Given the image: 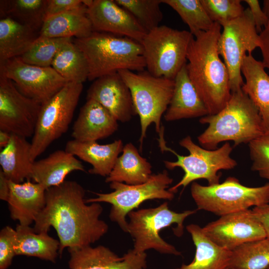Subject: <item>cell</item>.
Returning a JSON list of instances; mask_svg holds the SVG:
<instances>
[{"label":"cell","instance_id":"obj_1","mask_svg":"<svg viewBox=\"0 0 269 269\" xmlns=\"http://www.w3.org/2000/svg\"><path fill=\"white\" fill-rule=\"evenodd\" d=\"M85 191L75 181L46 190V204L34 221L36 233L56 230L60 242L59 255L66 248L89 246L108 232V224L100 217L103 208L100 203L87 205Z\"/></svg>","mask_w":269,"mask_h":269},{"label":"cell","instance_id":"obj_2","mask_svg":"<svg viewBox=\"0 0 269 269\" xmlns=\"http://www.w3.org/2000/svg\"><path fill=\"white\" fill-rule=\"evenodd\" d=\"M221 27L214 22L209 30L197 33L192 39L187 53L189 77L209 115L220 112L231 94L229 72L218 52Z\"/></svg>","mask_w":269,"mask_h":269},{"label":"cell","instance_id":"obj_3","mask_svg":"<svg viewBox=\"0 0 269 269\" xmlns=\"http://www.w3.org/2000/svg\"><path fill=\"white\" fill-rule=\"evenodd\" d=\"M208 128L199 135L200 144L214 150L223 141L232 140L234 147L249 143L266 131L257 107L242 89L231 92L225 107L218 113L203 117L199 120Z\"/></svg>","mask_w":269,"mask_h":269},{"label":"cell","instance_id":"obj_4","mask_svg":"<svg viewBox=\"0 0 269 269\" xmlns=\"http://www.w3.org/2000/svg\"><path fill=\"white\" fill-rule=\"evenodd\" d=\"M73 42L87 59L89 81L120 70L140 72L145 69L142 46L131 38L93 31L90 36L75 38Z\"/></svg>","mask_w":269,"mask_h":269},{"label":"cell","instance_id":"obj_5","mask_svg":"<svg viewBox=\"0 0 269 269\" xmlns=\"http://www.w3.org/2000/svg\"><path fill=\"white\" fill-rule=\"evenodd\" d=\"M129 87L133 104L140 124V149L148 127L154 124L159 135L163 133L161 120L170 103L174 88V80L158 77L147 70L134 72L123 70L118 72Z\"/></svg>","mask_w":269,"mask_h":269},{"label":"cell","instance_id":"obj_6","mask_svg":"<svg viewBox=\"0 0 269 269\" xmlns=\"http://www.w3.org/2000/svg\"><path fill=\"white\" fill-rule=\"evenodd\" d=\"M179 144L189 152L186 156L180 155L174 150L167 147L166 142L159 145L162 151H168L177 157L175 161H164L165 166L172 170L180 167L184 172L181 180L174 186L168 188L173 193L178 188H185L195 180L204 179L208 185L220 183L221 170H230L235 168L237 161L230 156L233 147L229 142H225L222 146L214 150H209L197 145L188 135L179 141Z\"/></svg>","mask_w":269,"mask_h":269},{"label":"cell","instance_id":"obj_7","mask_svg":"<svg viewBox=\"0 0 269 269\" xmlns=\"http://www.w3.org/2000/svg\"><path fill=\"white\" fill-rule=\"evenodd\" d=\"M196 212L195 210L176 212L169 208L166 202L155 208L130 212L128 215L130 219L128 233L134 239L133 250L137 253H142L154 249L161 254L180 256L181 253L165 241L160 236L159 232L176 224L177 227L173 230L174 233L178 237L181 236L184 221Z\"/></svg>","mask_w":269,"mask_h":269},{"label":"cell","instance_id":"obj_8","mask_svg":"<svg viewBox=\"0 0 269 269\" xmlns=\"http://www.w3.org/2000/svg\"><path fill=\"white\" fill-rule=\"evenodd\" d=\"M191 196L198 210L222 216L269 203V182L259 187L242 184L234 177L207 186L192 182Z\"/></svg>","mask_w":269,"mask_h":269},{"label":"cell","instance_id":"obj_9","mask_svg":"<svg viewBox=\"0 0 269 269\" xmlns=\"http://www.w3.org/2000/svg\"><path fill=\"white\" fill-rule=\"evenodd\" d=\"M194 36L189 31L159 25L147 32L140 42L145 69L158 77L174 79L187 63V53Z\"/></svg>","mask_w":269,"mask_h":269},{"label":"cell","instance_id":"obj_10","mask_svg":"<svg viewBox=\"0 0 269 269\" xmlns=\"http://www.w3.org/2000/svg\"><path fill=\"white\" fill-rule=\"evenodd\" d=\"M83 88V84L69 82L41 104L31 142L30 157L33 162L67 131Z\"/></svg>","mask_w":269,"mask_h":269},{"label":"cell","instance_id":"obj_11","mask_svg":"<svg viewBox=\"0 0 269 269\" xmlns=\"http://www.w3.org/2000/svg\"><path fill=\"white\" fill-rule=\"evenodd\" d=\"M173 179L166 170L152 174L145 183L129 185L124 183H110L113 191L107 193H95L97 197L85 199L87 203L105 202L111 204L109 214L111 221L117 223L121 229L128 233L126 216L145 201L153 199L171 200L174 193L167 189Z\"/></svg>","mask_w":269,"mask_h":269},{"label":"cell","instance_id":"obj_12","mask_svg":"<svg viewBox=\"0 0 269 269\" xmlns=\"http://www.w3.org/2000/svg\"><path fill=\"white\" fill-rule=\"evenodd\" d=\"M218 43L219 55L229 74L231 92L242 89L241 66L244 57L260 46V36L249 8L240 17L222 26Z\"/></svg>","mask_w":269,"mask_h":269},{"label":"cell","instance_id":"obj_13","mask_svg":"<svg viewBox=\"0 0 269 269\" xmlns=\"http://www.w3.org/2000/svg\"><path fill=\"white\" fill-rule=\"evenodd\" d=\"M0 74L11 80L25 96L41 104L69 83L52 66L31 65L19 57L0 63Z\"/></svg>","mask_w":269,"mask_h":269},{"label":"cell","instance_id":"obj_14","mask_svg":"<svg viewBox=\"0 0 269 269\" xmlns=\"http://www.w3.org/2000/svg\"><path fill=\"white\" fill-rule=\"evenodd\" d=\"M41 106L0 74V130L26 138L32 137Z\"/></svg>","mask_w":269,"mask_h":269},{"label":"cell","instance_id":"obj_15","mask_svg":"<svg viewBox=\"0 0 269 269\" xmlns=\"http://www.w3.org/2000/svg\"><path fill=\"white\" fill-rule=\"evenodd\" d=\"M202 228L213 242L230 251L267 237L263 225L249 209L220 216Z\"/></svg>","mask_w":269,"mask_h":269},{"label":"cell","instance_id":"obj_16","mask_svg":"<svg viewBox=\"0 0 269 269\" xmlns=\"http://www.w3.org/2000/svg\"><path fill=\"white\" fill-rule=\"evenodd\" d=\"M87 14L94 31L127 37L139 43L147 31L115 0H88Z\"/></svg>","mask_w":269,"mask_h":269},{"label":"cell","instance_id":"obj_17","mask_svg":"<svg viewBox=\"0 0 269 269\" xmlns=\"http://www.w3.org/2000/svg\"><path fill=\"white\" fill-rule=\"evenodd\" d=\"M70 269H146L147 255L130 250L119 257L109 248L91 245L68 248Z\"/></svg>","mask_w":269,"mask_h":269},{"label":"cell","instance_id":"obj_18","mask_svg":"<svg viewBox=\"0 0 269 269\" xmlns=\"http://www.w3.org/2000/svg\"><path fill=\"white\" fill-rule=\"evenodd\" d=\"M86 98L99 103L118 122H128L136 115L130 90L118 72L95 80Z\"/></svg>","mask_w":269,"mask_h":269},{"label":"cell","instance_id":"obj_19","mask_svg":"<svg viewBox=\"0 0 269 269\" xmlns=\"http://www.w3.org/2000/svg\"><path fill=\"white\" fill-rule=\"evenodd\" d=\"M117 120L103 106L87 99L75 121L71 135L79 141H96L106 138L118 130Z\"/></svg>","mask_w":269,"mask_h":269},{"label":"cell","instance_id":"obj_20","mask_svg":"<svg viewBox=\"0 0 269 269\" xmlns=\"http://www.w3.org/2000/svg\"><path fill=\"white\" fill-rule=\"evenodd\" d=\"M9 186L7 202L11 218L21 225L30 226L45 206L46 189L30 180L20 183L9 180Z\"/></svg>","mask_w":269,"mask_h":269},{"label":"cell","instance_id":"obj_21","mask_svg":"<svg viewBox=\"0 0 269 269\" xmlns=\"http://www.w3.org/2000/svg\"><path fill=\"white\" fill-rule=\"evenodd\" d=\"M174 80V91L164 120L172 122L208 115L204 102L189 77L186 64Z\"/></svg>","mask_w":269,"mask_h":269},{"label":"cell","instance_id":"obj_22","mask_svg":"<svg viewBox=\"0 0 269 269\" xmlns=\"http://www.w3.org/2000/svg\"><path fill=\"white\" fill-rule=\"evenodd\" d=\"M124 146L121 139L106 144H100L97 141L82 142L72 139L67 141L65 150L90 163L92 168L89 169V173L107 177Z\"/></svg>","mask_w":269,"mask_h":269},{"label":"cell","instance_id":"obj_23","mask_svg":"<svg viewBox=\"0 0 269 269\" xmlns=\"http://www.w3.org/2000/svg\"><path fill=\"white\" fill-rule=\"evenodd\" d=\"M74 171H85L82 162L65 150H57L46 157L33 162L31 179L46 189L58 186Z\"/></svg>","mask_w":269,"mask_h":269},{"label":"cell","instance_id":"obj_24","mask_svg":"<svg viewBox=\"0 0 269 269\" xmlns=\"http://www.w3.org/2000/svg\"><path fill=\"white\" fill-rule=\"evenodd\" d=\"M265 69L252 54L246 55L241 66L245 79L242 90L257 107L266 133H269V75Z\"/></svg>","mask_w":269,"mask_h":269},{"label":"cell","instance_id":"obj_25","mask_svg":"<svg viewBox=\"0 0 269 269\" xmlns=\"http://www.w3.org/2000/svg\"><path fill=\"white\" fill-rule=\"evenodd\" d=\"M94 30L87 14V7L80 8L46 17L39 36L53 38H83Z\"/></svg>","mask_w":269,"mask_h":269},{"label":"cell","instance_id":"obj_26","mask_svg":"<svg viewBox=\"0 0 269 269\" xmlns=\"http://www.w3.org/2000/svg\"><path fill=\"white\" fill-rule=\"evenodd\" d=\"M196 248L193 260L175 269H229L231 251L223 249L209 239L202 228L191 224L186 227Z\"/></svg>","mask_w":269,"mask_h":269},{"label":"cell","instance_id":"obj_27","mask_svg":"<svg viewBox=\"0 0 269 269\" xmlns=\"http://www.w3.org/2000/svg\"><path fill=\"white\" fill-rule=\"evenodd\" d=\"M30 150L31 142L26 138L11 134L8 144L0 151V170L8 180L20 183L31 179Z\"/></svg>","mask_w":269,"mask_h":269},{"label":"cell","instance_id":"obj_28","mask_svg":"<svg viewBox=\"0 0 269 269\" xmlns=\"http://www.w3.org/2000/svg\"><path fill=\"white\" fill-rule=\"evenodd\" d=\"M151 168V164L141 156L132 143L129 142L124 145L122 154L117 158L105 182H118L129 185L142 184L152 175Z\"/></svg>","mask_w":269,"mask_h":269},{"label":"cell","instance_id":"obj_29","mask_svg":"<svg viewBox=\"0 0 269 269\" xmlns=\"http://www.w3.org/2000/svg\"><path fill=\"white\" fill-rule=\"evenodd\" d=\"M14 250L16 256L34 257L56 262L60 249L59 241L48 232L36 233L30 226L16 225Z\"/></svg>","mask_w":269,"mask_h":269},{"label":"cell","instance_id":"obj_30","mask_svg":"<svg viewBox=\"0 0 269 269\" xmlns=\"http://www.w3.org/2000/svg\"><path fill=\"white\" fill-rule=\"evenodd\" d=\"M36 31L9 17L0 20V63L20 57L38 37Z\"/></svg>","mask_w":269,"mask_h":269},{"label":"cell","instance_id":"obj_31","mask_svg":"<svg viewBox=\"0 0 269 269\" xmlns=\"http://www.w3.org/2000/svg\"><path fill=\"white\" fill-rule=\"evenodd\" d=\"M51 66L68 82L83 84L88 79L89 66L87 59L72 39L61 47Z\"/></svg>","mask_w":269,"mask_h":269},{"label":"cell","instance_id":"obj_32","mask_svg":"<svg viewBox=\"0 0 269 269\" xmlns=\"http://www.w3.org/2000/svg\"><path fill=\"white\" fill-rule=\"evenodd\" d=\"M47 3V0H0V15L39 32L46 17Z\"/></svg>","mask_w":269,"mask_h":269},{"label":"cell","instance_id":"obj_33","mask_svg":"<svg viewBox=\"0 0 269 269\" xmlns=\"http://www.w3.org/2000/svg\"><path fill=\"white\" fill-rule=\"evenodd\" d=\"M232 269H267L269 267V238L246 243L231 251Z\"/></svg>","mask_w":269,"mask_h":269},{"label":"cell","instance_id":"obj_34","mask_svg":"<svg viewBox=\"0 0 269 269\" xmlns=\"http://www.w3.org/2000/svg\"><path fill=\"white\" fill-rule=\"evenodd\" d=\"M174 9L186 24L193 36L210 29L214 22L210 18L200 0H162Z\"/></svg>","mask_w":269,"mask_h":269},{"label":"cell","instance_id":"obj_35","mask_svg":"<svg viewBox=\"0 0 269 269\" xmlns=\"http://www.w3.org/2000/svg\"><path fill=\"white\" fill-rule=\"evenodd\" d=\"M127 10L147 31L159 26L163 19L162 0H115Z\"/></svg>","mask_w":269,"mask_h":269},{"label":"cell","instance_id":"obj_36","mask_svg":"<svg viewBox=\"0 0 269 269\" xmlns=\"http://www.w3.org/2000/svg\"><path fill=\"white\" fill-rule=\"evenodd\" d=\"M72 38H53L38 36L28 50L19 57L24 62L40 67L51 66L64 44Z\"/></svg>","mask_w":269,"mask_h":269},{"label":"cell","instance_id":"obj_37","mask_svg":"<svg viewBox=\"0 0 269 269\" xmlns=\"http://www.w3.org/2000/svg\"><path fill=\"white\" fill-rule=\"evenodd\" d=\"M210 18L222 26L241 16L245 9L240 0H200Z\"/></svg>","mask_w":269,"mask_h":269},{"label":"cell","instance_id":"obj_38","mask_svg":"<svg viewBox=\"0 0 269 269\" xmlns=\"http://www.w3.org/2000/svg\"><path fill=\"white\" fill-rule=\"evenodd\" d=\"M251 169L269 181V133H266L249 143Z\"/></svg>","mask_w":269,"mask_h":269},{"label":"cell","instance_id":"obj_39","mask_svg":"<svg viewBox=\"0 0 269 269\" xmlns=\"http://www.w3.org/2000/svg\"><path fill=\"white\" fill-rule=\"evenodd\" d=\"M16 231L10 226L0 232V269H7L15 255L14 245Z\"/></svg>","mask_w":269,"mask_h":269},{"label":"cell","instance_id":"obj_40","mask_svg":"<svg viewBox=\"0 0 269 269\" xmlns=\"http://www.w3.org/2000/svg\"><path fill=\"white\" fill-rule=\"evenodd\" d=\"M84 5L81 0H47L46 17L74 10Z\"/></svg>","mask_w":269,"mask_h":269},{"label":"cell","instance_id":"obj_41","mask_svg":"<svg viewBox=\"0 0 269 269\" xmlns=\"http://www.w3.org/2000/svg\"><path fill=\"white\" fill-rule=\"evenodd\" d=\"M249 6L257 31L260 32L268 24L269 19L257 0H244Z\"/></svg>","mask_w":269,"mask_h":269},{"label":"cell","instance_id":"obj_42","mask_svg":"<svg viewBox=\"0 0 269 269\" xmlns=\"http://www.w3.org/2000/svg\"><path fill=\"white\" fill-rule=\"evenodd\" d=\"M260 46L263 57L262 61L265 68L269 70V21L259 34Z\"/></svg>","mask_w":269,"mask_h":269},{"label":"cell","instance_id":"obj_43","mask_svg":"<svg viewBox=\"0 0 269 269\" xmlns=\"http://www.w3.org/2000/svg\"><path fill=\"white\" fill-rule=\"evenodd\" d=\"M252 211L263 225L267 238H269V203L254 207Z\"/></svg>","mask_w":269,"mask_h":269},{"label":"cell","instance_id":"obj_44","mask_svg":"<svg viewBox=\"0 0 269 269\" xmlns=\"http://www.w3.org/2000/svg\"><path fill=\"white\" fill-rule=\"evenodd\" d=\"M10 192L9 180L0 170V199L4 201L8 200Z\"/></svg>","mask_w":269,"mask_h":269},{"label":"cell","instance_id":"obj_45","mask_svg":"<svg viewBox=\"0 0 269 269\" xmlns=\"http://www.w3.org/2000/svg\"><path fill=\"white\" fill-rule=\"evenodd\" d=\"M11 136V134L4 131L0 130V149L4 148L8 144Z\"/></svg>","mask_w":269,"mask_h":269},{"label":"cell","instance_id":"obj_46","mask_svg":"<svg viewBox=\"0 0 269 269\" xmlns=\"http://www.w3.org/2000/svg\"><path fill=\"white\" fill-rule=\"evenodd\" d=\"M264 9L263 10L267 15L269 19V0H264Z\"/></svg>","mask_w":269,"mask_h":269},{"label":"cell","instance_id":"obj_47","mask_svg":"<svg viewBox=\"0 0 269 269\" xmlns=\"http://www.w3.org/2000/svg\"><path fill=\"white\" fill-rule=\"evenodd\" d=\"M267 269H269V267Z\"/></svg>","mask_w":269,"mask_h":269},{"label":"cell","instance_id":"obj_48","mask_svg":"<svg viewBox=\"0 0 269 269\" xmlns=\"http://www.w3.org/2000/svg\"><path fill=\"white\" fill-rule=\"evenodd\" d=\"M229 269H232L230 268Z\"/></svg>","mask_w":269,"mask_h":269}]
</instances>
